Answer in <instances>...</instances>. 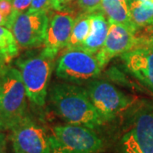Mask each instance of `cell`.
Wrapping results in <instances>:
<instances>
[{
  "label": "cell",
  "instance_id": "6da1fadb",
  "mask_svg": "<svg viewBox=\"0 0 153 153\" xmlns=\"http://www.w3.org/2000/svg\"><path fill=\"white\" fill-rule=\"evenodd\" d=\"M49 100L55 114L67 123L94 129L105 123L82 86L54 82L49 88Z\"/></svg>",
  "mask_w": 153,
  "mask_h": 153
},
{
  "label": "cell",
  "instance_id": "7a4b0ae2",
  "mask_svg": "<svg viewBox=\"0 0 153 153\" xmlns=\"http://www.w3.org/2000/svg\"><path fill=\"white\" fill-rule=\"evenodd\" d=\"M55 58L44 52H28L16 61L31 104L42 109L46 103L48 88L52 72L55 68Z\"/></svg>",
  "mask_w": 153,
  "mask_h": 153
},
{
  "label": "cell",
  "instance_id": "3957f363",
  "mask_svg": "<svg viewBox=\"0 0 153 153\" xmlns=\"http://www.w3.org/2000/svg\"><path fill=\"white\" fill-rule=\"evenodd\" d=\"M27 99L20 71L8 66L0 76V124L10 128L25 117Z\"/></svg>",
  "mask_w": 153,
  "mask_h": 153
},
{
  "label": "cell",
  "instance_id": "277c9868",
  "mask_svg": "<svg viewBox=\"0 0 153 153\" xmlns=\"http://www.w3.org/2000/svg\"><path fill=\"white\" fill-rule=\"evenodd\" d=\"M49 140L52 153H98L103 149V140L93 128L76 124L52 127Z\"/></svg>",
  "mask_w": 153,
  "mask_h": 153
},
{
  "label": "cell",
  "instance_id": "5b68a950",
  "mask_svg": "<svg viewBox=\"0 0 153 153\" xmlns=\"http://www.w3.org/2000/svg\"><path fill=\"white\" fill-rule=\"evenodd\" d=\"M128 128L122 139L124 153H153V105L141 101L134 106Z\"/></svg>",
  "mask_w": 153,
  "mask_h": 153
},
{
  "label": "cell",
  "instance_id": "8992f818",
  "mask_svg": "<svg viewBox=\"0 0 153 153\" xmlns=\"http://www.w3.org/2000/svg\"><path fill=\"white\" fill-rule=\"evenodd\" d=\"M101 69L95 55L82 49H63L56 62L55 75L65 82L82 84L98 76Z\"/></svg>",
  "mask_w": 153,
  "mask_h": 153
},
{
  "label": "cell",
  "instance_id": "52a82bcc",
  "mask_svg": "<svg viewBox=\"0 0 153 153\" xmlns=\"http://www.w3.org/2000/svg\"><path fill=\"white\" fill-rule=\"evenodd\" d=\"M83 88L105 122L128 109L135 100L134 96L123 93L111 82L101 79L88 81Z\"/></svg>",
  "mask_w": 153,
  "mask_h": 153
},
{
  "label": "cell",
  "instance_id": "ba28073f",
  "mask_svg": "<svg viewBox=\"0 0 153 153\" xmlns=\"http://www.w3.org/2000/svg\"><path fill=\"white\" fill-rule=\"evenodd\" d=\"M10 129L15 153H52L49 134L27 115Z\"/></svg>",
  "mask_w": 153,
  "mask_h": 153
},
{
  "label": "cell",
  "instance_id": "9c48e42d",
  "mask_svg": "<svg viewBox=\"0 0 153 153\" xmlns=\"http://www.w3.org/2000/svg\"><path fill=\"white\" fill-rule=\"evenodd\" d=\"M49 13L27 11L16 17L11 31L20 48L33 49L44 45L49 26Z\"/></svg>",
  "mask_w": 153,
  "mask_h": 153
},
{
  "label": "cell",
  "instance_id": "30bf717a",
  "mask_svg": "<svg viewBox=\"0 0 153 153\" xmlns=\"http://www.w3.org/2000/svg\"><path fill=\"white\" fill-rule=\"evenodd\" d=\"M80 13L74 8L49 11V22L44 44V52L52 58L66 49L76 17Z\"/></svg>",
  "mask_w": 153,
  "mask_h": 153
},
{
  "label": "cell",
  "instance_id": "8fae6325",
  "mask_svg": "<svg viewBox=\"0 0 153 153\" xmlns=\"http://www.w3.org/2000/svg\"><path fill=\"white\" fill-rule=\"evenodd\" d=\"M110 27L103 46L95 55L102 68L117 55L128 52L139 44L136 33L123 25L109 23Z\"/></svg>",
  "mask_w": 153,
  "mask_h": 153
},
{
  "label": "cell",
  "instance_id": "7c38bea8",
  "mask_svg": "<svg viewBox=\"0 0 153 153\" xmlns=\"http://www.w3.org/2000/svg\"><path fill=\"white\" fill-rule=\"evenodd\" d=\"M125 68L138 81L153 91V48L140 45L121 55Z\"/></svg>",
  "mask_w": 153,
  "mask_h": 153
},
{
  "label": "cell",
  "instance_id": "4fadbf2b",
  "mask_svg": "<svg viewBox=\"0 0 153 153\" xmlns=\"http://www.w3.org/2000/svg\"><path fill=\"white\" fill-rule=\"evenodd\" d=\"M109 27L108 20L102 11L93 12L89 34L77 49H82L92 55H96L104 44Z\"/></svg>",
  "mask_w": 153,
  "mask_h": 153
},
{
  "label": "cell",
  "instance_id": "5bb4252c",
  "mask_svg": "<svg viewBox=\"0 0 153 153\" xmlns=\"http://www.w3.org/2000/svg\"><path fill=\"white\" fill-rule=\"evenodd\" d=\"M100 11L104 13L109 23L123 25L137 33V29L130 20L127 2L121 0H102Z\"/></svg>",
  "mask_w": 153,
  "mask_h": 153
},
{
  "label": "cell",
  "instance_id": "9a60e30c",
  "mask_svg": "<svg viewBox=\"0 0 153 153\" xmlns=\"http://www.w3.org/2000/svg\"><path fill=\"white\" fill-rule=\"evenodd\" d=\"M129 16L137 32L153 23V5L140 0H128Z\"/></svg>",
  "mask_w": 153,
  "mask_h": 153
},
{
  "label": "cell",
  "instance_id": "2e32d148",
  "mask_svg": "<svg viewBox=\"0 0 153 153\" xmlns=\"http://www.w3.org/2000/svg\"><path fill=\"white\" fill-rule=\"evenodd\" d=\"M92 13H80L72 28L71 37L65 49H77L85 41L91 28Z\"/></svg>",
  "mask_w": 153,
  "mask_h": 153
},
{
  "label": "cell",
  "instance_id": "e0dca14e",
  "mask_svg": "<svg viewBox=\"0 0 153 153\" xmlns=\"http://www.w3.org/2000/svg\"><path fill=\"white\" fill-rule=\"evenodd\" d=\"M19 48L12 31L0 26V55L8 63L19 55Z\"/></svg>",
  "mask_w": 153,
  "mask_h": 153
},
{
  "label": "cell",
  "instance_id": "ac0fdd59",
  "mask_svg": "<svg viewBox=\"0 0 153 153\" xmlns=\"http://www.w3.org/2000/svg\"><path fill=\"white\" fill-rule=\"evenodd\" d=\"M102 0H76L74 8L79 13H93L100 10Z\"/></svg>",
  "mask_w": 153,
  "mask_h": 153
},
{
  "label": "cell",
  "instance_id": "d6986e66",
  "mask_svg": "<svg viewBox=\"0 0 153 153\" xmlns=\"http://www.w3.org/2000/svg\"><path fill=\"white\" fill-rule=\"evenodd\" d=\"M33 0H12L13 15H12V26L16 17L22 13L27 12L32 4Z\"/></svg>",
  "mask_w": 153,
  "mask_h": 153
},
{
  "label": "cell",
  "instance_id": "ffe728a7",
  "mask_svg": "<svg viewBox=\"0 0 153 153\" xmlns=\"http://www.w3.org/2000/svg\"><path fill=\"white\" fill-rule=\"evenodd\" d=\"M52 9L51 0H33L32 4L28 9L29 13L36 12H48Z\"/></svg>",
  "mask_w": 153,
  "mask_h": 153
},
{
  "label": "cell",
  "instance_id": "44dd1931",
  "mask_svg": "<svg viewBox=\"0 0 153 153\" xmlns=\"http://www.w3.org/2000/svg\"><path fill=\"white\" fill-rule=\"evenodd\" d=\"M143 31H138L136 33V37L140 40H143V39H146V38H152L153 37V23L151 25H149L145 28H142Z\"/></svg>",
  "mask_w": 153,
  "mask_h": 153
},
{
  "label": "cell",
  "instance_id": "7402d4cb",
  "mask_svg": "<svg viewBox=\"0 0 153 153\" xmlns=\"http://www.w3.org/2000/svg\"><path fill=\"white\" fill-rule=\"evenodd\" d=\"M6 137L4 134L0 133V153H6Z\"/></svg>",
  "mask_w": 153,
  "mask_h": 153
},
{
  "label": "cell",
  "instance_id": "603a6c76",
  "mask_svg": "<svg viewBox=\"0 0 153 153\" xmlns=\"http://www.w3.org/2000/svg\"><path fill=\"white\" fill-rule=\"evenodd\" d=\"M8 62L6 61L5 59L0 55V76L3 74V72L5 71V69L8 67Z\"/></svg>",
  "mask_w": 153,
  "mask_h": 153
},
{
  "label": "cell",
  "instance_id": "cb8c5ba5",
  "mask_svg": "<svg viewBox=\"0 0 153 153\" xmlns=\"http://www.w3.org/2000/svg\"><path fill=\"white\" fill-rule=\"evenodd\" d=\"M140 45H146V46H150V47L153 48V37L146 38V39H143V40H140L138 46H140Z\"/></svg>",
  "mask_w": 153,
  "mask_h": 153
},
{
  "label": "cell",
  "instance_id": "d4e9b609",
  "mask_svg": "<svg viewBox=\"0 0 153 153\" xmlns=\"http://www.w3.org/2000/svg\"><path fill=\"white\" fill-rule=\"evenodd\" d=\"M62 0H51L52 9L54 10H61Z\"/></svg>",
  "mask_w": 153,
  "mask_h": 153
},
{
  "label": "cell",
  "instance_id": "484cf974",
  "mask_svg": "<svg viewBox=\"0 0 153 153\" xmlns=\"http://www.w3.org/2000/svg\"><path fill=\"white\" fill-rule=\"evenodd\" d=\"M6 20L5 18L4 17V16L2 15V13H1V11H0V26H4V27H6Z\"/></svg>",
  "mask_w": 153,
  "mask_h": 153
},
{
  "label": "cell",
  "instance_id": "4316f807",
  "mask_svg": "<svg viewBox=\"0 0 153 153\" xmlns=\"http://www.w3.org/2000/svg\"><path fill=\"white\" fill-rule=\"evenodd\" d=\"M143 3H146V4H152L153 5V0H140Z\"/></svg>",
  "mask_w": 153,
  "mask_h": 153
},
{
  "label": "cell",
  "instance_id": "83f0119b",
  "mask_svg": "<svg viewBox=\"0 0 153 153\" xmlns=\"http://www.w3.org/2000/svg\"><path fill=\"white\" fill-rule=\"evenodd\" d=\"M121 1H123V2H127V3H128V0H121Z\"/></svg>",
  "mask_w": 153,
  "mask_h": 153
}]
</instances>
